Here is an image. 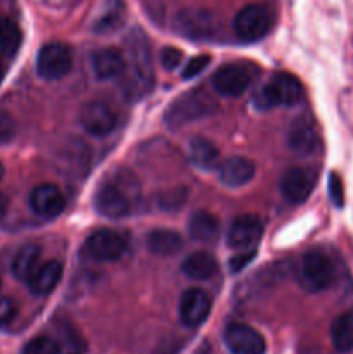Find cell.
Listing matches in <instances>:
<instances>
[{
	"label": "cell",
	"instance_id": "6da1fadb",
	"mask_svg": "<svg viewBox=\"0 0 353 354\" xmlns=\"http://www.w3.org/2000/svg\"><path fill=\"white\" fill-rule=\"evenodd\" d=\"M218 111V102L204 88H194L182 93L170 104L165 113V123L170 130H179L185 124L211 116Z\"/></svg>",
	"mask_w": 353,
	"mask_h": 354
},
{
	"label": "cell",
	"instance_id": "7a4b0ae2",
	"mask_svg": "<svg viewBox=\"0 0 353 354\" xmlns=\"http://www.w3.org/2000/svg\"><path fill=\"white\" fill-rule=\"evenodd\" d=\"M338 279L336 261L325 249L315 248L303 254L298 270V282L301 289L310 294H318L332 287Z\"/></svg>",
	"mask_w": 353,
	"mask_h": 354
},
{
	"label": "cell",
	"instance_id": "3957f363",
	"mask_svg": "<svg viewBox=\"0 0 353 354\" xmlns=\"http://www.w3.org/2000/svg\"><path fill=\"white\" fill-rule=\"evenodd\" d=\"M128 47V61L127 80L130 85L132 93H144L151 90L154 83V71H152L151 62V48H149L147 38L142 31H132L127 40Z\"/></svg>",
	"mask_w": 353,
	"mask_h": 354
},
{
	"label": "cell",
	"instance_id": "277c9868",
	"mask_svg": "<svg viewBox=\"0 0 353 354\" xmlns=\"http://www.w3.org/2000/svg\"><path fill=\"white\" fill-rule=\"evenodd\" d=\"M301 97H303V86L300 80L291 73L279 71L255 93V106L262 111L279 106L291 107L296 106Z\"/></svg>",
	"mask_w": 353,
	"mask_h": 354
},
{
	"label": "cell",
	"instance_id": "5b68a950",
	"mask_svg": "<svg viewBox=\"0 0 353 354\" xmlns=\"http://www.w3.org/2000/svg\"><path fill=\"white\" fill-rule=\"evenodd\" d=\"M127 239L114 230L100 228L92 232L85 239L82 248V256L89 261L96 263H114L120 261L127 252Z\"/></svg>",
	"mask_w": 353,
	"mask_h": 354
},
{
	"label": "cell",
	"instance_id": "8992f818",
	"mask_svg": "<svg viewBox=\"0 0 353 354\" xmlns=\"http://www.w3.org/2000/svg\"><path fill=\"white\" fill-rule=\"evenodd\" d=\"M73 52L71 48L61 41H51L40 48L37 57V73L40 78L47 82L61 80L71 71Z\"/></svg>",
	"mask_w": 353,
	"mask_h": 354
},
{
	"label": "cell",
	"instance_id": "52a82bcc",
	"mask_svg": "<svg viewBox=\"0 0 353 354\" xmlns=\"http://www.w3.org/2000/svg\"><path fill=\"white\" fill-rule=\"evenodd\" d=\"M270 12L265 6L249 3L234 17V33L244 41H256L265 37L270 30Z\"/></svg>",
	"mask_w": 353,
	"mask_h": 354
},
{
	"label": "cell",
	"instance_id": "ba28073f",
	"mask_svg": "<svg viewBox=\"0 0 353 354\" xmlns=\"http://www.w3.org/2000/svg\"><path fill=\"white\" fill-rule=\"evenodd\" d=\"M253 69L242 62L225 64L211 78L213 88L224 97H241L253 82Z\"/></svg>",
	"mask_w": 353,
	"mask_h": 354
},
{
	"label": "cell",
	"instance_id": "9c48e42d",
	"mask_svg": "<svg viewBox=\"0 0 353 354\" xmlns=\"http://www.w3.org/2000/svg\"><path fill=\"white\" fill-rule=\"evenodd\" d=\"M318 173L310 166H293L280 178V192L289 203L301 204L310 197L317 185Z\"/></svg>",
	"mask_w": 353,
	"mask_h": 354
},
{
	"label": "cell",
	"instance_id": "30bf717a",
	"mask_svg": "<svg viewBox=\"0 0 353 354\" xmlns=\"http://www.w3.org/2000/svg\"><path fill=\"white\" fill-rule=\"evenodd\" d=\"M224 342L232 354H265L266 351L263 335L241 322H234L225 327Z\"/></svg>",
	"mask_w": 353,
	"mask_h": 354
},
{
	"label": "cell",
	"instance_id": "8fae6325",
	"mask_svg": "<svg viewBox=\"0 0 353 354\" xmlns=\"http://www.w3.org/2000/svg\"><path fill=\"white\" fill-rule=\"evenodd\" d=\"M96 211L104 218L109 220H120L130 213V201H128L127 192L118 183H104L99 187L93 199Z\"/></svg>",
	"mask_w": 353,
	"mask_h": 354
},
{
	"label": "cell",
	"instance_id": "7c38bea8",
	"mask_svg": "<svg viewBox=\"0 0 353 354\" xmlns=\"http://www.w3.org/2000/svg\"><path fill=\"white\" fill-rule=\"evenodd\" d=\"M263 235V223L256 214H241L232 221L227 234V244L241 251H251Z\"/></svg>",
	"mask_w": 353,
	"mask_h": 354
},
{
	"label": "cell",
	"instance_id": "4fadbf2b",
	"mask_svg": "<svg viewBox=\"0 0 353 354\" xmlns=\"http://www.w3.org/2000/svg\"><path fill=\"white\" fill-rule=\"evenodd\" d=\"M211 313V297L203 289H187L180 297L179 315L185 327H199Z\"/></svg>",
	"mask_w": 353,
	"mask_h": 354
},
{
	"label": "cell",
	"instance_id": "5bb4252c",
	"mask_svg": "<svg viewBox=\"0 0 353 354\" xmlns=\"http://www.w3.org/2000/svg\"><path fill=\"white\" fill-rule=\"evenodd\" d=\"M80 123L85 128L87 133L93 135V137H106L116 127V114L107 104L100 102V100H92L83 106Z\"/></svg>",
	"mask_w": 353,
	"mask_h": 354
},
{
	"label": "cell",
	"instance_id": "9a60e30c",
	"mask_svg": "<svg viewBox=\"0 0 353 354\" xmlns=\"http://www.w3.org/2000/svg\"><path fill=\"white\" fill-rule=\"evenodd\" d=\"M287 145L291 147V151L301 156L317 152L320 140H318L314 120L308 114H301L291 123L289 131H287Z\"/></svg>",
	"mask_w": 353,
	"mask_h": 354
},
{
	"label": "cell",
	"instance_id": "2e32d148",
	"mask_svg": "<svg viewBox=\"0 0 353 354\" xmlns=\"http://www.w3.org/2000/svg\"><path fill=\"white\" fill-rule=\"evenodd\" d=\"M30 206L35 214L42 218H55L64 211L66 199L54 183H40L30 194Z\"/></svg>",
	"mask_w": 353,
	"mask_h": 354
},
{
	"label": "cell",
	"instance_id": "e0dca14e",
	"mask_svg": "<svg viewBox=\"0 0 353 354\" xmlns=\"http://www.w3.org/2000/svg\"><path fill=\"white\" fill-rule=\"evenodd\" d=\"M255 165L249 159L242 156H232L221 161L218 166V178L225 187L230 189H239V187L248 185L255 176Z\"/></svg>",
	"mask_w": 353,
	"mask_h": 354
},
{
	"label": "cell",
	"instance_id": "ac0fdd59",
	"mask_svg": "<svg viewBox=\"0 0 353 354\" xmlns=\"http://www.w3.org/2000/svg\"><path fill=\"white\" fill-rule=\"evenodd\" d=\"M93 73L99 80H113L120 75H125L127 69V59L120 48L106 47L97 50L92 55Z\"/></svg>",
	"mask_w": 353,
	"mask_h": 354
},
{
	"label": "cell",
	"instance_id": "d6986e66",
	"mask_svg": "<svg viewBox=\"0 0 353 354\" xmlns=\"http://www.w3.org/2000/svg\"><path fill=\"white\" fill-rule=\"evenodd\" d=\"M62 273H64V268H62L61 261H57V259L45 261L38 266L37 272L28 280V287L37 296H48L59 286Z\"/></svg>",
	"mask_w": 353,
	"mask_h": 354
},
{
	"label": "cell",
	"instance_id": "ffe728a7",
	"mask_svg": "<svg viewBox=\"0 0 353 354\" xmlns=\"http://www.w3.org/2000/svg\"><path fill=\"white\" fill-rule=\"evenodd\" d=\"M147 249L156 256H173L182 249L183 239L179 232L170 228H154L145 239Z\"/></svg>",
	"mask_w": 353,
	"mask_h": 354
},
{
	"label": "cell",
	"instance_id": "44dd1931",
	"mask_svg": "<svg viewBox=\"0 0 353 354\" xmlns=\"http://www.w3.org/2000/svg\"><path fill=\"white\" fill-rule=\"evenodd\" d=\"M187 230L189 235L197 242H210L213 241L220 230V221L213 213L204 209L194 211L187 221Z\"/></svg>",
	"mask_w": 353,
	"mask_h": 354
},
{
	"label": "cell",
	"instance_id": "7402d4cb",
	"mask_svg": "<svg viewBox=\"0 0 353 354\" xmlns=\"http://www.w3.org/2000/svg\"><path fill=\"white\" fill-rule=\"evenodd\" d=\"M218 265L217 259L206 251H197L192 252L190 256H187L182 263V272L187 279L192 280H210L211 277L217 273Z\"/></svg>",
	"mask_w": 353,
	"mask_h": 354
},
{
	"label": "cell",
	"instance_id": "603a6c76",
	"mask_svg": "<svg viewBox=\"0 0 353 354\" xmlns=\"http://www.w3.org/2000/svg\"><path fill=\"white\" fill-rule=\"evenodd\" d=\"M179 28L185 37L206 38L213 31V21L204 10H183L179 16Z\"/></svg>",
	"mask_w": 353,
	"mask_h": 354
},
{
	"label": "cell",
	"instance_id": "cb8c5ba5",
	"mask_svg": "<svg viewBox=\"0 0 353 354\" xmlns=\"http://www.w3.org/2000/svg\"><path fill=\"white\" fill-rule=\"evenodd\" d=\"M189 158L196 168L210 171V169L217 168L218 158H220V151L217 145L211 140L204 137H196L189 144Z\"/></svg>",
	"mask_w": 353,
	"mask_h": 354
},
{
	"label": "cell",
	"instance_id": "d4e9b609",
	"mask_svg": "<svg viewBox=\"0 0 353 354\" xmlns=\"http://www.w3.org/2000/svg\"><path fill=\"white\" fill-rule=\"evenodd\" d=\"M331 342L338 353L353 351V310L338 315L331 325Z\"/></svg>",
	"mask_w": 353,
	"mask_h": 354
},
{
	"label": "cell",
	"instance_id": "484cf974",
	"mask_svg": "<svg viewBox=\"0 0 353 354\" xmlns=\"http://www.w3.org/2000/svg\"><path fill=\"white\" fill-rule=\"evenodd\" d=\"M40 248L35 244L23 245V248L17 251V254L14 256L12 261V273L17 280L21 282H26L31 279L37 268L40 266Z\"/></svg>",
	"mask_w": 353,
	"mask_h": 354
},
{
	"label": "cell",
	"instance_id": "4316f807",
	"mask_svg": "<svg viewBox=\"0 0 353 354\" xmlns=\"http://www.w3.org/2000/svg\"><path fill=\"white\" fill-rule=\"evenodd\" d=\"M21 44H23V33L16 21L0 17V54L12 57L17 54Z\"/></svg>",
	"mask_w": 353,
	"mask_h": 354
},
{
	"label": "cell",
	"instance_id": "83f0119b",
	"mask_svg": "<svg viewBox=\"0 0 353 354\" xmlns=\"http://www.w3.org/2000/svg\"><path fill=\"white\" fill-rule=\"evenodd\" d=\"M187 203V189L183 187H175V189L163 190L158 196V206L163 211H176L183 207Z\"/></svg>",
	"mask_w": 353,
	"mask_h": 354
},
{
	"label": "cell",
	"instance_id": "f1b7e54d",
	"mask_svg": "<svg viewBox=\"0 0 353 354\" xmlns=\"http://www.w3.org/2000/svg\"><path fill=\"white\" fill-rule=\"evenodd\" d=\"M23 354H61L59 342L48 335H38L23 348Z\"/></svg>",
	"mask_w": 353,
	"mask_h": 354
},
{
	"label": "cell",
	"instance_id": "f546056e",
	"mask_svg": "<svg viewBox=\"0 0 353 354\" xmlns=\"http://www.w3.org/2000/svg\"><path fill=\"white\" fill-rule=\"evenodd\" d=\"M59 335H61V341H59V348L61 351L64 349L66 354H82L83 349H85V344H83L82 337L76 334L73 328L62 327L59 328Z\"/></svg>",
	"mask_w": 353,
	"mask_h": 354
},
{
	"label": "cell",
	"instance_id": "4dcf8cb0",
	"mask_svg": "<svg viewBox=\"0 0 353 354\" xmlns=\"http://www.w3.org/2000/svg\"><path fill=\"white\" fill-rule=\"evenodd\" d=\"M210 62H211V57L208 54L196 55V57H192L185 64V68H183V71H182V78H185V80L196 78L197 75H201V73L208 68V64H210Z\"/></svg>",
	"mask_w": 353,
	"mask_h": 354
},
{
	"label": "cell",
	"instance_id": "1f68e13d",
	"mask_svg": "<svg viewBox=\"0 0 353 354\" xmlns=\"http://www.w3.org/2000/svg\"><path fill=\"white\" fill-rule=\"evenodd\" d=\"M329 199L338 209L345 206V189H343V182L338 173H331L329 176Z\"/></svg>",
	"mask_w": 353,
	"mask_h": 354
},
{
	"label": "cell",
	"instance_id": "d6a6232c",
	"mask_svg": "<svg viewBox=\"0 0 353 354\" xmlns=\"http://www.w3.org/2000/svg\"><path fill=\"white\" fill-rule=\"evenodd\" d=\"M16 135V121L7 111L0 109V145L10 142Z\"/></svg>",
	"mask_w": 353,
	"mask_h": 354
},
{
	"label": "cell",
	"instance_id": "836d02e7",
	"mask_svg": "<svg viewBox=\"0 0 353 354\" xmlns=\"http://www.w3.org/2000/svg\"><path fill=\"white\" fill-rule=\"evenodd\" d=\"M17 304L10 297L0 296V327H6L16 318Z\"/></svg>",
	"mask_w": 353,
	"mask_h": 354
},
{
	"label": "cell",
	"instance_id": "e575fe53",
	"mask_svg": "<svg viewBox=\"0 0 353 354\" xmlns=\"http://www.w3.org/2000/svg\"><path fill=\"white\" fill-rule=\"evenodd\" d=\"M159 59H161L163 68L168 69V71H172V69L179 68L180 66V62H182V59H183V52L179 50V48H175V47H165L161 50Z\"/></svg>",
	"mask_w": 353,
	"mask_h": 354
},
{
	"label": "cell",
	"instance_id": "d590c367",
	"mask_svg": "<svg viewBox=\"0 0 353 354\" xmlns=\"http://www.w3.org/2000/svg\"><path fill=\"white\" fill-rule=\"evenodd\" d=\"M255 254H256V251H255V249H251V251H244L242 254L234 256V258L230 259V270H232V272H241V270L244 268L246 265H249V261L255 258Z\"/></svg>",
	"mask_w": 353,
	"mask_h": 354
},
{
	"label": "cell",
	"instance_id": "8d00e7d4",
	"mask_svg": "<svg viewBox=\"0 0 353 354\" xmlns=\"http://www.w3.org/2000/svg\"><path fill=\"white\" fill-rule=\"evenodd\" d=\"M7 209H9V197L6 196V194L0 190V220H2L3 216H6Z\"/></svg>",
	"mask_w": 353,
	"mask_h": 354
},
{
	"label": "cell",
	"instance_id": "74e56055",
	"mask_svg": "<svg viewBox=\"0 0 353 354\" xmlns=\"http://www.w3.org/2000/svg\"><path fill=\"white\" fill-rule=\"evenodd\" d=\"M3 76V61H2V54H0V80Z\"/></svg>",
	"mask_w": 353,
	"mask_h": 354
},
{
	"label": "cell",
	"instance_id": "f35d334b",
	"mask_svg": "<svg viewBox=\"0 0 353 354\" xmlns=\"http://www.w3.org/2000/svg\"><path fill=\"white\" fill-rule=\"evenodd\" d=\"M3 173H6V169H3V165L0 162V182H2V178H3Z\"/></svg>",
	"mask_w": 353,
	"mask_h": 354
},
{
	"label": "cell",
	"instance_id": "ab89813d",
	"mask_svg": "<svg viewBox=\"0 0 353 354\" xmlns=\"http://www.w3.org/2000/svg\"><path fill=\"white\" fill-rule=\"evenodd\" d=\"M0 286H2V283H0Z\"/></svg>",
	"mask_w": 353,
	"mask_h": 354
}]
</instances>
